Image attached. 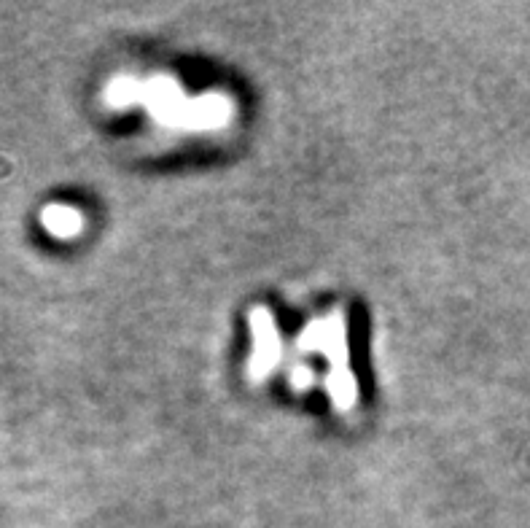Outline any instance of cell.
<instances>
[{"instance_id":"cell-3","label":"cell","mask_w":530,"mask_h":528,"mask_svg":"<svg viewBox=\"0 0 530 528\" xmlns=\"http://www.w3.org/2000/svg\"><path fill=\"white\" fill-rule=\"evenodd\" d=\"M229 116H232L229 97L213 92V95L189 100L181 127H189V130H216V127H224L229 122Z\"/></svg>"},{"instance_id":"cell-4","label":"cell","mask_w":530,"mask_h":528,"mask_svg":"<svg viewBox=\"0 0 530 528\" xmlns=\"http://www.w3.org/2000/svg\"><path fill=\"white\" fill-rule=\"evenodd\" d=\"M41 224L46 227V232H52L54 238H73L84 227V219L70 205H46L41 213Z\"/></svg>"},{"instance_id":"cell-6","label":"cell","mask_w":530,"mask_h":528,"mask_svg":"<svg viewBox=\"0 0 530 528\" xmlns=\"http://www.w3.org/2000/svg\"><path fill=\"white\" fill-rule=\"evenodd\" d=\"M329 394L331 399L337 402L339 407H350L353 402H356V380H353V375H350L348 370H337V372H331L329 375Z\"/></svg>"},{"instance_id":"cell-2","label":"cell","mask_w":530,"mask_h":528,"mask_svg":"<svg viewBox=\"0 0 530 528\" xmlns=\"http://www.w3.org/2000/svg\"><path fill=\"white\" fill-rule=\"evenodd\" d=\"M251 329H253V356L248 361V372L251 378L261 380L267 378L272 372V367L278 364L280 359V335L278 326H275V318H272L270 310L256 308L251 316Z\"/></svg>"},{"instance_id":"cell-1","label":"cell","mask_w":530,"mask_h":528,"mask_svg":"<svg viewBox=\"0 0 530 528\" xmlns=\"http://www.w3.org/2000/svg\"><path fill=\"white\" fill-rule=\"evenodd\" d=\"M302 351L323 353L331 361V372L348 370V345H345V321L339 313H331L323 321H315L302 335Z\"/></svg>"},{"instance_id":"cell-7","label":"cell","mask_w":530,"mask_h":528,"mask_svg":"<svg viewBox=\"0 0 530 528\" xmlns=\"http://www.w3.org/2000/svg\"><path fill=\"white\" fill-rule=\"evenodd\" d=\"M294 380L296 386H307V383H313V372L305 370V367H299V370L294 372Z\"/></svg>"},{"instance_id":"cell-5","label":"cell","mask_w":530,"mask_h":528,"mask_svg":"<svg viewBox=\"0 0 530 528\" xmlns=\"http://www.w3.org/2000/svg\"><path fill=\"white\" fill-rule=\"evenodd\" d=\"M105 100L108 106L113 108H130L135 103H143V84L130 76H122V79H113L108 87H105Z\"/></svg>"}]
</instances>
